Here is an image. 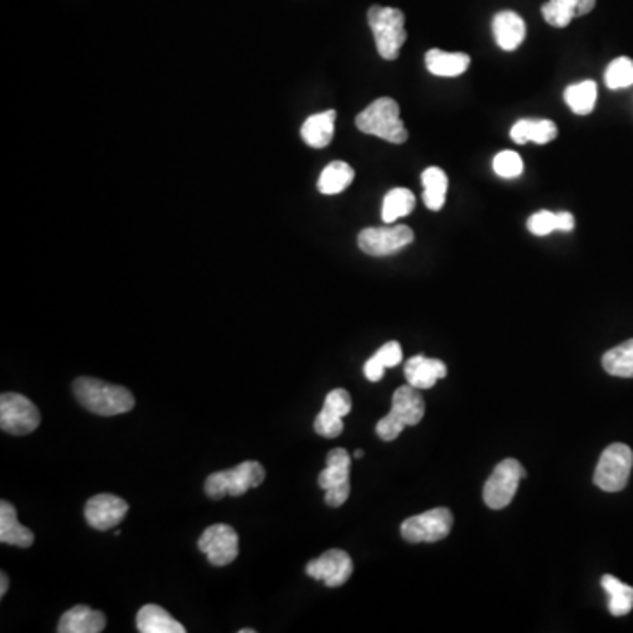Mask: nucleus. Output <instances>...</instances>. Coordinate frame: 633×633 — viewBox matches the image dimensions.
<instances>
[{
  "mask_svg": "<svg viewBox=\"0 0 633 633\" xmlns=\"http://www.w3.org/2000/svg\"><path fill=\"white\" fill-rule=\"evenodd\" d=\"M74 396L80 401L81 407L87 408L92 414L113 417V415L131 412L136 400L129 389L115 384H108L102 380L80 377L74 380Z\"/></svg>",
  "mask_w": 633,
  "mask_h": 633,
  "instance_id": "1",
  "label": "nucleus"
},
{
  "mask_svg": "<svg viewBox=\"0 0 633 633\" xmlns=\"http://www.w3.org/2000/svg\"><path fill=\"white\" fill-rule=\"evenodd\" d=\"M356 127L364 134L386 139L394 145H401L408 139L405 124L401 122L400 106L391 97H380L356 117Z\"/></svg>",
  "mask_w": 633,
  "mask_h": 633,
  "instance_id": "2",
  "label": "nucleus"
},
{
  "mask_svg": "<svg viewBox=\"0 0 633 633\" xmlns=\"http://www.w3.org/2000/svg\"><path fill=\"white\" fill-rule=\"evenodd\" d=\"M424 400L417 391V387L403 386L396 389L393 396V407L391 412L377 422V435L384 442H393L400 437L401 431L407 426H415L422 421L424 417Z\"/></svg>",
  "mask_w": 633,
  "mask_h": 633,
  "instance_id": "3",
  "label": "nucleus"
},
{
  "mask_svg": "<svg viewBox=\"0 0 633 633\" xmlns=\"http://www.w3.org/2000/svg\"><path fill=\"white\" fill-rule=\"evenodd\" d=\"M264 477L266 472L259 461H245L231 470L211 473L204 482V491L213 500H222L224 496H243L248 489L259 488Z\"/></svg>",
  "mask_w": 633,
  "mask_h": 633,
  "instance_id": "4",
  "label": "nucleus"
},
{
  "mask_svg": "<svg viewBox=\"0 0 633 633\" xmlns=\"http://www.w3.org/2000/svg\"><path fill=\"white\" fill-rule=\"evenodd\" d=\"M368 23L375 37L380 57L384 60L398 59L401 46L407 41L403 11L372 6L368 11Z\"/></svg>",
  "mask_w": 633,
  "mask_h": 633,
  "instance_id": "5",
  "label": "nucleus"
},
{
  "mask_svg": "<svg viewBox=\"0 0 633 633\" xmlns=\"http://www.w3.org/2000/svg\"><path fill=\"white\" fill-rule=\"evenodd\" d=\"M633 468V452L626 444H611L598 459L593 481L607 493L625 489Z\"/></svg>",
  "mask_w": 633,
  "mask_h": 633,
  "instance_id": "6",
  "label": "nucleus"
},
{
  "mask_svg": "<svg viewBox=\"0 0 633 633\" xmlns=\"http://www.w3.org/2000/svg\"><path fill=\"white\" fill-rule=\"evenodd\" d=\"M526 477V470L517 459H503L498 463L495 472L491 473L486 484H484V503L489 509H505L512 498L516 496L519 482Z\"/></svg>",
  "mask_w": 633,
  "mask_h": 633,
  "instance_id": "7",
  "label": "nucleus"
},
{
  "mask_svg": "<svg viewBox=\"0 0 633 633\" xmlns=\"http://www.w3.org/2000/svg\"><path fill=\"white\" fill-rule=\"evenodd\" d=\"M452 524H454V517L451 510L438 507L419 516L405 519L401 523V537L412 544L438 542L451 533Z\"/></svg>",
  "mask_w": 633,
  "mask_h": 633,
  "instance_id": "8",
  "label": "nucleus"
},
{
  "mask_svg": "<svg viewBox=\"0 0 633 633\" xmlns=\"http://www.w3.org/2000/svg\"><path fill=\"white\" fill-rule=\"evenodd\" d=\"M41 414L36 405L23 394L4 393L0 396V428L11 435H29L37 430Z\"/></svg>",
  "mask_w": 633,
  "mask_h": 633,
  "instance_id": "9",
  "label": "nucleus"
},
{
  "mask_svg": "<svg viewBox=\"0 0 633 633\" xmlns=\"http://www.w3.org/2000/svg\"><path fill=\"white\" fill-rule=\"evenodd\" d=\"M414 241V231L408 226L368 227L357 236V245L364 254L384 257L408 247Z\"/></svg>",
  "mask_w": 633,
  "mask_h": 633,
  "instance_id": "10",
  "label": "nucleus"
},
{
  "mask_svg": "<svg viewBox=\"0 0 633 633\" xmlns=\"http://www.w3.org/2000/svg\"><path fill=\"white\" fill-rule=\"evenodd\" d=\"M199 549L213 567H227L238 558L240 539L229 524H213L199 537Z\"/></svg>",
  "mask_w": 633,
  "mask_h": 633,
  "instance_id": "11",
  "label": "nucleus"
},
{
  "mask_svg": "<svg viewBox=\"0 0 633 633\" xmlns=\"http://www.w3.org/2000/svg\"><path fill=\"white\" fill-rule=\"evenodd\" d=\"M354 563L342 549H331L306 565V574L317 581H324L329 588H338L349 581Z\"/></svg>",
  "mask_w": 633,
  "mask_h": 633,
  "instance_id": "12",
  "label": "nucleus"
},
{
  "mask_svg": "<svg viewBox=\"0 0 633 633\" xmlns=\"http://www.w3.org/2000/svg\"><path fill=\"white\" fill-rule=\"evenodd\" d=\"M129 505L120 496H92L85 505V519L94 530L106 532L124 521Z\"/></svg>",
  "mask_w": 633,
  "mask_h": 633,
  "instance_id": "13",
  "label": "nucleus"
},
{
  "mask_svg": "<svg viewBox=\"0 0 633 633\" xmlns=\"http://www.w3.org/2000/svg\"><path fill=\"white\" fill-rule=\"evenodd\" d=\"M405 377L410 386L417 389H430L438 380L447 377V366L440 359L426 356H414L405 364Z\"/></svg>",
  "mask_w": 633,
  "mask_h": 633,
  "instance_id": "14",
  "label": "nucleus"
},
{
  "mask_svg": "<svg viewBox=\"0 0 633 633\" xmlns=\"http://www.w3.org/2000/svg\"><path fill=\"white\" fill-rule=\"evenodd\" d=\"M106 628V616L87 605H76L60 618V633H99Z\"/></svg>",
  "mask_w": 633,
  "mask_h": 633,
  "instance_id": "15",
  "label": "nucleus"
},
{
  "mask_svg": "<svg viewBox=\"0 0 633 633\" xmlns=\"http://www.w3.org/2000/svg\"><path fill=\"white\" fill-rule=\"evenodd\" d=\"M493 36L503 51H514L526 37V25L514 11H502L493 18Z\"/></svg>",
  "mask_w": 633,
  "mask_h": 633,
  "instance_id": "16",
  "label": "nucleus"
},
{
  "mask_svg": "<svg viewBox=\"0 0 633 633\" xmlns=\"http://www.w3.org/2000/svg\"><path fill=\"white\" fill-rule=\"evenodd\" d=\"M0 542L16 547H30L34 544V533L27 526L18 523L15 505L0 502Z\"/></svg>",
  "mask_w": 633,
  "mask_h": 633,
  "instance_id": "17",
  "label": "nucleus"
},
{
  "mask_svg": "<svg viewBox=\"0 0 633 633\" xmlns=\"http://www.w3.org/2000/svg\"><path fill=\"white\" fill-rule=\"evenodd\" d=\"M136 625L141 633H185L182 623H178L166 609L153 604L139 609Z\"/></svg>",
  "mask_w": 633,
  "mask_h": 633,
  "instance_id": "18",
  "label": "nucleus"
},
{
  "mask_svg": "<svg viewBox=\"0 0 633 633\" xmlns=\"http://www.w3.org/2000/svg\"><path fill=\"white\" fill-rule=\"evenodd\" d=\"M335 120V110L312 115L301 127V138L305 139L306 145L312 148L328 146L335 136Z\"/></svg>",
  "mask_w": 633,
  "mask_h": 633,
  "instance_id": "19",
  "label": "nucleus"
},
{
  "mask_svg": "<svg viewBox=\"0 0 633 633\" xmlns=\"http://www.w3.org/2000/svg\"><path fill=\"white\" fill-rule=\"evenodd\" d=\"M556 136H558V127L551 120H519L510 129V138L516 141L517 145H526L530 141L546 145L556 139Z\"/></svg>",
  "mask_w": 633,
  "mask_h": 633,
  "instance_id": "20",
  "label": "nucleus"
},
{
  "mask_svg": "<svg viewBox=\"0 0 633 633\" xmlns=\"http://www.w3.org/2000/svg\"><path fill=\"white\" fill-rule=\"evenodd\" d=\"M426 67L435 76L456 78L470 67V57L466 53H447L433 48L426 53Z\"/></svg>",
  "mask_w": 633,
  "mask_h": 633,
  "instance_id": "21",
  "label": "nucleus"
},
{
  "mask_svg": "<svg viewBox=\"0 0 633 633\" xmlns=\"http://www.w3.org/2000/svg\"><path fill=\"white\" fill-rule=\"evenodd\" d=\"M422 201L426 204V208L431 211H440L444 208L445 197H447V189H449V178L445 175L444 169L428 168L424 169L421 176Z\"/></svg>",
  "mask_w": 633,
  "mask_h": 633,
  "instance_id": "22",
  "label": "nucleus"
},
{
  "mask_svg": "<svg viewBox=\"0 0 633 633\" xmlns=\"http://www.w3.org/2000/svg\"><path fill=\"white\" fill-rule=\"evenodd\" d=\"M401 359H403V350L400 343L387 342L364 364V377L370 382H379L384 377L386 368L398 366Z\"/></svg>",
  "mask_w": 633,
  "mask_h": 633,
  "instance_id": "23",
  "label": "nucleus"
},
{
  "mask_svg": "<svg viewBox=\"0 0 633 633\" xmlns=\"http://www.w3.org/2000/svg\"><path fill=\"white\" fill-rule=\"evenodd\" d=\"M328 466L319 475V486L324 491L347 484L350 475V456L345 449H333L326 458Z\"/></svg>",
  "mask_w": 633,
  "mask_h": 633,
  "instance_id": "24",
  "label": "nucleus"
},
{
  "mask_svg": "<svg viewBox=\"0 0 633 633\" xmlns=\"http://www.w3.org/2000/svg\"><path fill=\"white\" fill-rule=\"evenodd\" d=\"M565 102H567L568 108L574 111L575 115H590L591 111L595 110V104H597L598 88L595 81H581V83H575L565 90Z\"/></svg>",
  "mask_w": 633,
  "mask_h": 633,
  "instance_id": "25",
  "label": "nucleus"
},
{
  "mask_svg": "<svg viewBox=\"0 0 633 633\" xmlns=\"http://www.w3.org/2000/svg\"><path fill=\"white\" fill-rule=\"evenodd\" d=\"M352 182H354V169L350 168L347 162L335 161L322 171L317 187L321 194L333 196V194L343 192Z\"/></svg>",
  "mask_w": 633,
  "mask_h": 633,
  "instance_id": "26",
  "label": "nucleus"
},
{
  "mask_svg": "<svg viewBox=\"0 0 633 633\" xmlns=\"http://www.w3.org/2000/svg\"><path fill=\"white\" fill-rule=\"evenodd\" d=\"M602 366L612 377L633 379V340H628L605 352L602 357Z\"/></svg>",
  "mask_w": 633,
  "mask_h": 633,
  "instance_id": "27",
  "label": "nucleus"
},
{
  "mask_svg": "<svg viewBox=\"0 0 633 633\" xmlns=\"http://www.w3.org/2000/svg\"><path fill=\"white\" fill-rule=\"evenodd\" d=\"M602 588L609 593V611L612 616H625L633 609V588L621 583L614 575L602 577Z\"/></svg>",
  "mask_w": 633,
  "mask_h": 633,
  "instance_id": "28",
  "label": "nucleus"
},
{
  "mask_svg": "<svg viewBox=\"0 0 633 633\" xmlns=\"http://www.w3.org/2000/svg\"><path fill=\"white\" fill-rule=\"evenodd\" d=\"M415 208V196L408 189H393L382 204V220L386 224H393L400 217H407Z\"/></svg>",
  "mask_w": 633,
  "mask_h": 633,
  "instance_id": "29",
  "label": "nucleus"
},
{
  "mask_svg": "<svg viewBox=\"0 0 633 633\" xmlns=\"http://www.w3.org/2000/svg\"><path fill=\"white\" fill-rule=\"evenodd\" d=\"M542 16L549 25L563 29L577 16V0H549L542 6Z\"/></svg>",
  "mask_w": 633,
  "mask_h": 633,
  "instance_id": "30",
  "label": "nucleus"
},
{
  "mask_svg": "<svg viewBox=\"0 0 633 633\" xmlns=\"http://www.w3.org/2000/svg\"><path fill=\"white\" fill-rule=\"evenodd\" d=\"M605 85L611 90L632 87L633 85V60L628 57H619L612 60L605 69Z\"/></svg>",
  "mask_w": 633,
  "mask_h": 633,
  "instance_id": "31",
  "label": "nucleus"
},
{
  "mask_svg": "<svg viewBox=\"0 0 633 633\" xmlns=\"http://www.w3.org/2000/svg\"><path fill=\"white\" fill-rule=\"evenodd\" d=\"M493 169L498 176L502 178H517L523 173V161L519 157V153L512 152V150H505L500 152L493 161Z\"/></svg>",
  "mask_w": 633,
  "mask_h": 633,
  "instance_id": "32",
  "label": "nucleus"
},
{
  "mask_svg": "<svg viewBox=\"0 0 633 633\" xmlns=\"http://www.w3.org/2000/svg\"><path fill=\"white\" fill-rule=\"evenodd\" d=\"M324 412H328V414L336 415V417H345V415L350 414V410H352V398H350V394L345 391V389H335V391H331V393L326 396V401H324V407H322Z\"/></svg>",
  "mask_w": 633,
  "mask_h": 633,
  "instance_id": "33",
  "label": "nucleus"
},
{
  "mask_svg": "<svg viewBox=\"0 0 633 633\" xmlns=\"http://www.w3.org/2000/svg\"><path fill=\"white\" fill-rule=\"evenodd\" d=\"M313 428H315V433H317V435H321V437H340L343 431V419L342 417H336V415H331L328 414V412L321 410L319 415L315 417Z\"/></svg>",
  "mask_w": 633,
  "mask_h": 633,
  "instance_id": "34",
  "label": "nucleus"
},
{
  "mask_svg": "<svg viewBox=\"0 0 633 633\" xmlns=\"http://www.w3.org/2000/svg\"><path fill=\"white\" fill-rule=\"evenodd\" d=\"M528 229L530 233L535 236H547V234L558 231V220H556V213L553 211H537L535 215L528 220Z\"/></svg>",
  "mask_w": 633,
  "mask_h": 633,
  "instance_id": "35",
  "label": "nucleus"
},
{
  "mask_svg": "<svg viewBox=\"0 0 633 633\" xmlns=\"http://www.w3.org/2000/svg\"><path fill=\"white\" fill-rule=\"evenodd\" d=\"M350 496V482L342 484V486H335V488L328 489L326 491V503L329 507H342L343 503L349 500Z\"/></svg>",
  "mask_w": 633,
  "mask_h": 633,
  "instance_id": "36",
  "label": "nucleus"
},
{
  "mask_svg": "<svg viewBox=\"0 0 633 633\" xmlns=\"http://www.w3.org/2000/svg\"><path fill=\"white\" fill-rule=\"evenodd\" d=\"M556 220H558V231H563V233H570L575 227L574 215L568 211L556 213Z\"/></svg>",
  "mask_w": 633,
  "mask_h": 633,
  "instance_id": "37",
  "label": "nucleus"
},
{
  "mask_svg": "<svg viewBox=\"0 0 633 633\" xmlns=\"http://www.w3.org/2000/svg\"><path fill=\"white\" fill-rule=\"evenodd\" d=\"M597 0H577V16L588 15L595 8Z\"/></svg>",
  "mask_w": 633,
  "mask_h": 633,
  "instance_id": "38",
  "label": "nucleus"
},
{
  "mask_svg": "<svg viewBox=\"0 0 633 633\" xmlns=\"http://www.w3.org/2000/svg\"><path fill=\"white\" fill-rule=\"evenodd\" d=\"M8 588H9L8 575L2 572V574H0V597H4V595L8 593Z\"/></svg>",
  "mask_w": 633,
  "mask_h": 633,
  "instance_id": "39",
  "label": "nucleus"
},
{
  "mask_svg": "<svg viewBox=\"0 0 633 633\" xmlns=\"http://www.w3.org/2000/svg\"><path fill=\"white\" fill-rule=\"evenodd\" d=\"M363 456H364V451H359V449H357V451L354 452V458L361 459L363 458Z\"/></svg>",
  "mask_w": 633,
  "mask_h": 633,
  "instance_id": "40",
  "label": "nucleus"
},
{
  "mask_svg": "<svg viewBox=\"0 0 633 633\" xmlns=\"http://www.w3.org/2000/svg\"><path fill=\"white\" fill-rule=\"evenodd\" d=\"M240 633H254V630H250V628H243V630H240Z\"/></svg>",
  "mask_w": 633,
  "mask_h": 633,
  "instance_id": "41",
  "label": "nucleus"
}]
</instances>
